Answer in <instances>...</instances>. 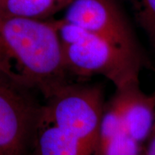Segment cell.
<instances>
[{
    "label": "cell",
    "instance_id": "6da1fadb",
    "mask_svg": "<svg viewBox=\"0 0 155 155\" xmlns=\"http://www.w3.org/2000/svg\"><path fill=\"white\" fill-rule=\"evenodd\" d=\"M0 74L45 99L69 83L56 19L0 13Z\"/></svg>",
    "mask_w": 155,
    "mask_h": 155
},
{
    "label": "cell",
    "instance_id": "7a4b0ae2",
    "mask_svg": "<svg viewBox=\"0 0 155 155\" xmlns=\"http://www.w3.org/2000/svg\"><path fill=\"white\" fill-rule=\"evenodd\" d=\"M63 61L69 74L87 78L100 75L121 88L140 82L147 64L129 55L105 38L75 24L56 19Z\"/></svg>",
    "mask_w": 155,
    "mask_h": 155
},
{
    "label": "cell",
    "instance_id": "3957f363",
    "mask_svg": "<svg viewBox=\"0 0 155 155\" xmlns=\"http://www.w3.org/2000/svg\"><path fill=\"white\" fill-rule=\"evenodd\" d=\"M45 100L42 117L76 139L93 155L105 105L103 89L69 82Z\"/></svg>",
    "mask_w": 155,
    "mask_h": 155
},
{
    "label": "cell",
    "instance_id": "277c9868",
    "mask_svg": "<svg viewBox=\"0 0 155 155\" xmlns=\"http://www.w3.org/2000/svg\"><path fill=\"white\" fill-rule=\"evenodd\" d=\"M35 91L0 74V155H30L42 105Z\"/></svg>",
    "mask_w": 155,
    "mask_h": 155
},
{
    "label": "cell",
    "instance_id": "5b68a950",
    "mask_svg": "<svg viewBox=\"0 0 155 155\" xmlns=\"http://www.w3.org/2000/svg\"><path fill=\"white\" fill-rule=\"evenodd\" d=\"M61 19L105 38L129 55L147 64L118 0H72Z\"/></svg>",
    "mask_w": 155,
    "mask_h": 155
},
{
    "label": "cell",
    "instance_id": "8992f818",
    "mask_svg": "<svg viewBox=\"0 0 155 155\" xmlns=\"http://www.w3.org/2000/svg\"><path fill=\"white\" fill-rule=\"evenodd\" d=\"M121 114L124 131L136 141H147L155 125V91L147 94L140 82L116 89L111 97Z\"/></svg>",
    "mask_w": 155,
    "mask_h": 155
},
{
    "label": "cell",
    "instance_id": "52a82bcc",
    "mask_svg": "<svg viewBox=\"0 0 155 155\" xmlns=\"http://www.w3.org/2000/svg\"><path fill=\"white\" fill-rule=\"evenodd\" d=\"M30 155H90L76 139L41 115Z\"/></svg>",
    "mask_w": 155,
    "mask_h": 155
},
{
    "label": "cell",
    "instance_id": "ba28073f",
    "mask_svg": "<svg viewBox=\"0 0 155 155\" xmlns=\"http://www.w3.org/2000/svg\"><path fill=\"white\" fill-rule=\"evenodd\" d=\"M62 10L59 0H0V13L10 16L49 19Z\"/></svg>",
    "mask_w": 155,
    "mask_h": 155
},
{
    "label": "cell",
    "instance_id": "9c48e42d",
    "mask_svg": "<svg viewBox=\"0 0 155 155\" xmlns=\"http://www.w3.org/2000/svg\"><path fill=\"white\" fill-rule=\"evenodd\" d=\"M155 49V0H123Z\"/></svg>",
    "mask_w": 155,
    "mask_h": 155
},
{
    "label": "cell",
    "instance_id": "30bf717a",
    "mask_svg": "<svg viewBox=\"0 0 155 155\" xmlns=\"http://www.w3.org/2000/svg\"><path fill=\"white\" fill-rule=\"evenodd\" d=\"M122 132L125 131L123 128L121 114L116 103L112 98H110L108 103H105L104 105L100 122L96 147L104 145Z\"/></svg>",
    "mask_w": 155,
    "mask_h": 155
},
{
    "label": "cell",
    "instance_id": "8fae6325",
    "mask_svg": "<svg viewBox=\"0 0 155 155\" xmlns=\"http://www.w3.org/2000/svg\"><path fill=\"white\" fill-rule=\"evenodd\" d=\"M141 143L122 132L104 145L96 147L93 155H142Z\"/></svg>",
    "mask_w": 155,
    "mask_h": 155
},
{
    "label": "cell",
    "instance_id": "7c38bea8",
    "mask_svg": "<svg viewBox=\"0 0 155 155\" xmlns=\"http://www.w3.org/2000/svg\"><path fill=\"white\" fill-rule=\"evenodd\" d=\"M147 142L142 155H155V125L150 136L147 140Z\"/></svg>",
    "mask_w": 155,
    "mask_h": 155
},
{
    "label": "cell",
    "instance_id": "4fadbf2b",
    "mask_svg": "<svg viewBox=\"0 0 155 155\" xmlns=\"http://www.w3.org/2000/svg\"><path fill=\"white\" fill-rule=\"evenodd\" d=\"M60 2H61V4H62V5L65 7V9H66V7H67L69 4H70V2L72 1V0H59Z\"/></svg>",
    "mask_w": 155,
    "mask_h": 155
}]
</instances>
